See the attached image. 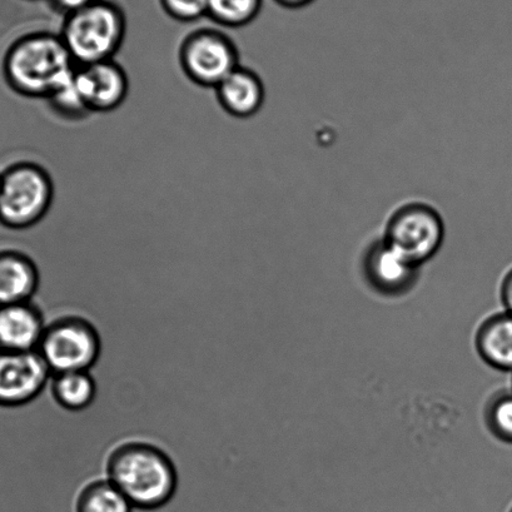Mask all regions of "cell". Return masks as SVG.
<instances>
[{
	"instance_id": "cell-24",
	"label": "cell",
	"mask_w": 512,
	"mask_h": 512,
	"mask_svg": "<svg viewBox=\"0 0 512 512\" xmlns=\"http://www.w3.org/2000/svg\"><path fill=\"white\" fill-rule=\"evenodd\" d=\"M510 512H512V509H511V511H510Z\"/></svg>"
},
{
	"instance_id": "cell-5",
	"label": "cell",
	"mask_w": 512,
	"mask_h": 512,
	"mask_svg": "<svg viewBox=\"0 0 512 512\" xmlns=\"http://www.w3.org/2000/svg\"><path fill=\"white\" fill-rule=\"evenodd\" d=\"M97 328L82 316H64L49 323L37 351L53 375L91 371L101 355Z\"/></svg>"
},
{
	"instance_id": "cell-10",
	"label": "cell",
	"mask_w": 512,
	"mask_h": 512,
	"mask_svg": "<svg viewBox=\"0 0 512 512\" xmlns=\"http://www.w3.org/2000/svg\"><path fill=\"white\" fill-rule=\"evenodd\" d=\"M46 327L32 301L0 306V350L37 351Z\"/></svg>"
},
{
	"instance_id": "cell-22",
	"label": "cell",
	"mask_w": 512,
	"mask_h": 512,
	"mask_svg": "<svg viewBox=\"0 0 512 512\" xmlns=\"http://www.w3.org/2000/svg\"><path fill=\"white\" fill-rule=\"evenodd\" d=\"M501 301L505 311L512 313V267L506 272L501 283Z\"/></svg>"
},
{
	"instance_id": "cell-15",
	"label": "cell",
	"mask_w": 512,
	"mask_h": 512,
	"mask_svg": "<svg viewBox=\"0 0 512 512\" xmlns=\"http://www.w3.org/2000/svg\"><path fill=\"white\" fill-rule=\"evenodd\" d=\"M52 395L64 410L78 412L88 409L97 395V385L91 372L73 371L54 375Z\"/></svg>"
},
{
	"instance_id": "cell-3",
	"label": "cell",
	"mask_w": 512,
	"mask_h": 512,
	"mask_svg": "<svg viewBox=\"0 0 512 512\" xmlns=\"http://www.w3.org/2000/svg\"><path fill=\"white\" fill-rule=\"evenodd\" d=\"M127 19L121 8L97 0L63 23L62 41L77 66L112 61L126 38Z\"/></svg>"
},
{
	"instance_id": "cell-6",
	"label": "cell",
	"mask_w": 512,
	"mask_h": 512,
	"mask_svg": "<svg viewBox=\"0 0 512 512\" xmlns=\"http://www.w3.org/2000/svg\"><path fill=\"white\" fill-rule=\"evenodd\" d=\"M444 238L445 223L440 213L427 203L411 202L392 213L382 240L420 266L439 252Z\"/></svg>"
},
{
	"instance_id": "cell-7",
	"label": "cell",
	"mask_w": 512,
	"mask_h": 512,
	"mask_svg": "<svg viewBox=\"0 0 512 512\" xmlns=\"http://www.w3.org/2000/svg\"><path fill=\"white\" fill-rule=\"evenodd\" d=\"M178 61L191 82L215 89L240 67V53L226 33L203 28L183 39Z\"/></svg>"
},
{
	"instance_id": "cell-4",
	"label": "cell",
	"mask_w": 512,
	"mask_h": 512,
	"mask_svg": "<svg viewBox=\"0 0 512 512\" xmlns=\"http://www.w3.org/2000/svg\"><path fill=\"white\" fill-rule=\"evenodd\" d=\"M54 200V183L46 168L33 162L13 164L0 176V223L13 230L36 226Z\"/></svg>"
},
{
	"instance_id": "cell-13",
	"label": "cell",
	"mask_w": 512,
	"mask_h": 512,
	"mask_svg": "<svg viewBox=\"0 0 512 512\" xmlns=\"http://www.w3.org/2000/svg\"><path fill=\"white\" fill-rule=\"evenodd\" d=\"M39 270L31 257L18 251L0 252V306L32 301Z\"/></svg>"
},
{
	"instance_id": "cell-23",
	"label": "cell",
	"mask_w": 512,
	"mask_h": 512,
	"mask_svg": "<svg viewBox=\"0 0 512 512\" xmlns=\"http://www.w3.org/2000/svg\"><path fill=\"white\" fill-rule=\"evenodd\" d=\"M275 2L288 9H301L310 6L315 0H275Z\"/></svg>"
},
{
	"instance_id": "cell-21",
	"label": "cell",
	"mask_w": 512,
	"mask_h": 512,
	"mask_svg": "<svg viewBox=\"0 0 512 512\" xmlns=\"http://www.w3.org/2000/svg\"><path fill=\"white\" fill-rule=\"evenodd\" d=\"M54 7L63 13H66L67 16L72 13H76L81 11V9L91 6L97 0H52Z\"/></svg>"
},
{
	"instance_id": "cell-8",
	"label": "cell",
	"mask_w": 512,
	"mask_h": 512,
	"mask_svg": "<svg viewBox=\"0 0 512 512\" xmlns=\"http://www.w3.org/2000/svg\"><path fill=\"white\" fill-rule=\"evenodd\" d=\"M52 375L38 351L0 350V407L28 405L42 394Z\"/></svg>"
},
{
	"instance_id": "cell-16",
	"label": "cell",
	"mask_w": 512,
	"mask_h": 512,
	"mask_svg": "<svg viewBox=\"0 0 512 512\" xmlns=\"http://www.w3.org/2000/svg\"><path fill=\"white\" fill-rule=\"evenodd\" d=\"M134 507L118 487L106 479L88 482L78 492L74 512H133Z\"/></svg>"
},
{
	"instance_id": "cell-9",
	"label": "cell",
	"mask_w": 512,
	"mask_h": 512,
	"mask_svg": "<svg viewBox=\"0 0 512 512\" xmlns=\"http://www.w3.org/2000/svg\"><path fill=\"white\" fill-rule=\"evenodd\" d=\"M74 82L91 113H109L128 97L129 79L121 64L112 61L77 66Z\"/></svg>"
},
{
	"instance_id": "cell-2",
	"label": "cell",
	"mask_w": 512,
	"mask_h": 512,
	"mask_svg": "<svg viewBox=\"0 0 512 512\" xmlns=\"http://www.w3.org/2000/svg\"><path fill=\"white\" fill-rule=\"evenodd\" d=\"M77 64L59 34L36 32L12 44L4 59V74L24 97L47 99L72 78Z\"/></svg>"
},
{
	"instance_id": "cell-14",
	"label": "cell",
	"mask_w": 512,
	"mask_h": 512,
	"mask_svg": "<svg viewBox=\"0 0 512 512\" xmlns=\"http://www.w3.org/2000/svg\"><path fill=\"white\" fill-rule=\"evenodd\" d=\"M476 347L487 364L512 372V313L504 311L487 318L477 331Z\"/></svg>"
},
{
	"instance_id": "cell-19",
	"label": "cell",
	"mask_w": 512,
	"mask_h": 512,
	"mask_svg": "<svg viewBox=\"0 0 512 512\" xmlns=\"http://www.w3.org/2000/svg\"><path fill=\"white\" fill-rule=\"evenodd\" d=\"M486 420L492 434L512 444V391H502L489 402Z\"/></svg>"
},
{
	"instance_id": "cell-18",
	"label": "cell",
	"mask_w": 512,
	"mask_h": 512,
	"mask_svg": "<svg viewBox=\"0 0 512 512\" xmlns=\"http://www.w3.org/2000/svg\"><path fill=\"white\" fill-rule=\"evenodd\" d=\"M76 73V72H74ZM46 101L57 116L68 121H78L91 114L74 82V74L68 82L54 91Z\"/></svg>"
},
{
	"instance_id": "cell-11",
	"label": "cell",
	"mask_w": 512,
	"mask_h": 512,
	"mask_svg": "<svg viewBox=\"0 0 512 512\" xmlns=\"http://www.w3.org/2000/svg\"><path fill=\"white\" fill-rule=\"evenodd\" d=\"M218 103L230 116L247 119L261 111L265 103V84L256 72L237 67L215 88Z\"/></svg>"
},
{
	"instance_id": "cell-1",
	"label": "cell",
	"mask_w": 512,
	"mask_h": 512,
	"mask_svg": "<svg viewBox=\"0 0 512 512\" xmlns=\"http://www.w3.org/2000/svg\"><path fill=\"white\" fill-rule=\"evenodd\" d=\"M106 476L134 509L143 511L166 506L175 496L178 484L171 457L143 441L123 442L114 447L106 462Z\"/></svg>"
},
{
	"instance_id": "cell-12",
	"label": "cell",
	"mask_w": 512,
	"mask_h": 512,
	"mask_svg": "<svg viewBox=\"0 0 512 512\" xmlns=\"http://www.w3.org/2000/svg\"><path fill=\"white\" fill-rule=\"evenodd\" d=\"M365 267L371 282L390 293L409 288L419 268L384 240L376 241L367 251Z\"/></svg>"
},
{
	"instance_id": "cell-20",
	"label": "cell",
	"mask_w": 512,
	"mask_h": 512,
	"mask_svg": "<svg viewBox=\"0 0 512 512\" xmlns=\"http://www.w3.org/2000/svg\"><path fill=\"white\" fill-rule=\"evenodd\" d=\"M163 11L175 21L197 22L208 16V0H159Z\"/></svg>"
},
{
	"instance_id": "cell-17",
	"label": "cell",
	"mask_w": 512,
	"mask_h": 512,
	"mask_svg": "<svg viewBox=\"0 0 512 512\" xmlns=\"http://www.w3.org/2000/svg\"><path fill=\"white\" fill-rule=\"evenodd\" d=\"M263 0H208V17L227 28H241L255 21Z\"/></svg>"
}]
</instances>
